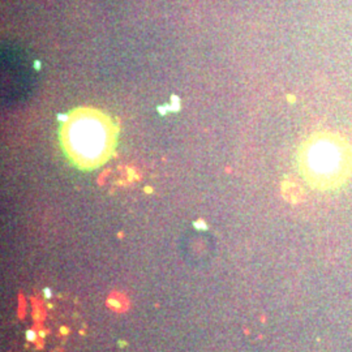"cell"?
Returning a JSON list of instances; mask_svg holds the SVG:
<instances>
[{
  "mask_svg": "<svg viewBox=\"0 0 352 352\" xmlns=\"http://www.w3.org/2000/svg\"><path fill=\"white\" fill-rule=\"evenodd\" d=\"M43 295H45V297H46V299H51V296H52V294H51V290H50V288H45V290H43Z\"/></svg>",
  "mask_w": 352,
  "mask_h": 352,
  "instance_id": "obj_4",
  "label": "cell"
},
{
  "mask_svg": "<svg viewBox=\"0 0 352 352\" xmlns=\"http://www.w3.org/2000/svg\"><path fill=\"white\" fill-rule=\"evenodd\" d=\"M39 335H41V338H45V337H46V333H45V330H41V333H39Z\"/></svg>",
  "mask_w": 352,
  "mask_h": 352,
  "instance_id": "obj_5",
  "label": "cell"
},
{
  "mask_svg": "<svg viewBox=\"0 0 352 352\" xmlns=\"http://www.w3.org/2000/svg\"><path fill=\"white\" fill-rule=\"evenodd\" d=\"M26 339L29 342H34L35 339H37V334H35V331L33 330H27L26 331Z\"/></svg>",
  "mask_w": 352,
  "mask_h": 352,
  "instance_id": "obj_3",
  "label": "cell"
},
{
  "mask_svg": "<svg viewBox=\"0 0 352 352\" xmlns=\"http://www.w3.org/2000/svg\"><path fill=\"white\" fill-rule=\"evenodd\" d=\"M117 138L116 123L95 107L72 110L59 129V141L67 159L84 171L103 166L115 151Z\"/></svg>",
  "mask_w": 352,
  "mask_h": 352,
  "instance_id": "obj_1",
  "label": "cell"
},
{
  "mask_svg": "<svg viewBox=\"0 0 352 352\" xmlns=\"http://www.w3.org/2000/svg\"><path fill=\"white\" fill-rule=\"evenodd\" d=\"M107 303H108V305L111 307V308H114L115 310H120L121 309V303L119 301V300H116V299H108L107 300Z\"/></svg>",
  "mask_w": 352,
  "mask_h": 352,
  "instance_id": "obj_2",
  "label": "cell"
}]
</instances>
